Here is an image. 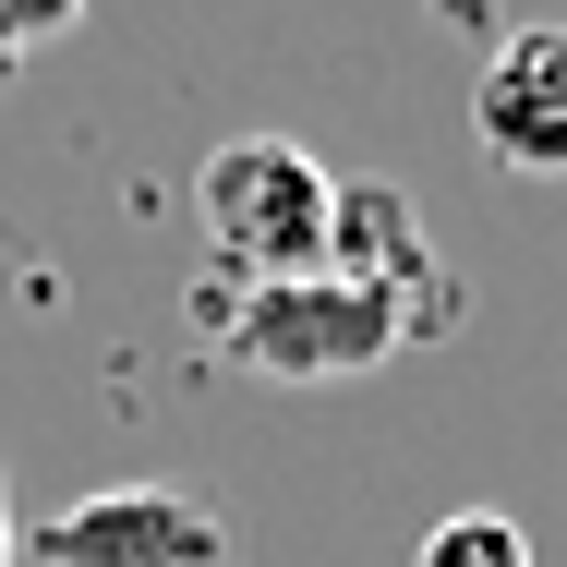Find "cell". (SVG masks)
<instances>
[{
    "label": "cell",
    "mask_w": 567,
    "mask_h": 567,
    "mask_svg": "<svg viewBox=\"0 0 567 567\" xmlns=\"http://www.w3.org/2000/svg\"><path fill=\"white\" fill-rule=\"evenodd\" d=\"M471 145L519 182H567V24H507L471 73Z\"/></svg>",
    "instance_id": "cell-4"
},
{
    "label": "cell",
    "mask_w": 567,
    "mask_h": 567,
    "mask_svg": "<svg viewBox=\"0 0 567 567\" xmlns=\"http://www.w3.org/2000/svg\"><path fill=\"white\" fill-rule=\"evenodd\" d=\"M61 24H73V0H24V12H0V73H12L24 49H49Z\"/></svg>",
    "instance_id": "cell-7"
},
{
    "label": "cell",
    "mask_w": 567,
    "mask_h": 567,
    "mask_svg": "<svg viewBox=\"0 0 567 567\" xmlns=\"http://www.w3.org/2000/svg\"><path fill=\"white\" fill-rule=\"evenodd\" d=\"M194 218L206 254L241 290H278V278H315L327 266V218H339V169L290 133H229L194 169Z\"/></svg>",
    "instance_id": "cell-2"
},
{
    "label": "cell",
    "mask_w": 567,
    "mask_h": 567,
    "mask_svg": "<svg viewBox=\"0 0 567 567\" xmlns=\"http://www.w3.org/2000/svg\"><path fill=\"white\" fill-rule=\"evenodd\" d=\"M37 567H229V519L194 483H97L24 532Z\"/></svg>",
    "instance_id": "cell-3"
},
{
    "label": "cell",
    "mask_w": 567,
    "mask_h": 567,
    "mask_svg": "<svg viewBox=\"0 0 567 567\" xmlns=\"http://www.w3.org/2000/svg\"><path fill=\"white\" fill-rule=\"evenodd\" d=\"M0 567H24V519H12V483H0Z\"/></svg>",
    "instance_id": "cell-8"
},
{
    "label": "cell",
    "mask_w": 567,
    "mask_h": 567,
    "mask_svg": "<svg viewBox=\"0 0 567 567\" xmlns=\"http://www.w3.org/2000/svg\"><path fill=\"white\" fill-rule=\"evenodd\" d=\"M327 278L350 290H399V302H458L447 290V254H435V229L423 206L399 194V182H339V218H327Z\"/></svg>",
    "instance_id": "cell-5"
},
{
    "label": "cell",
    "mask_w": 567,
    "mask_h": 567,
    "mask_svg": "<svg viewBox=\"0 0 567 567\" xmlns=\"http://www.w3.org/2000/svg\"><path fill=\"white\" fill-rule=\"evenodd\" d=\"M411 567H532V532L495 519V507H458V519L423 532V556H411Z\"/></svg>",
    "instance_id": "cell-6"
},
{
    "label": "cell",
    "mask_w": 567,
    "mask_h": 567,
    "mask_svg": "<svg viewBox=\"0 0 567 567\" xmlns=\"http://www.w3.org/2000/svg\"><path fill=\"white\" fill-rule=\"evenodd\" d=\"M194 327L218 362L266 374V386H350L374 362H399L411 339H447L458 302H399V290H350V278H278V290H241V278H206L194 290Z\"/></svg>",
    "instance_id": "cell-1"
}]
</instances>
